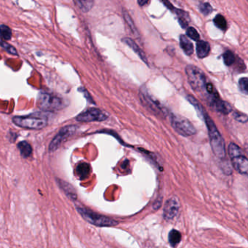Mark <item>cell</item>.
<instances>
[{"mask_svg":"<svg viewBox=\"0 0 248 248\" xmlns=\"http://www.w3.org/2000/svg\"><path fill=\"white\" fill-rule=\"evenodd\" d=\"M207 124L209 136H210V144L212 149L215 155L219 158H224L226 156V150H225L224 140L222 139L220 133L217 130L214 122L211 120L208 114L204 113L203 115Z\"/></svg>","mask_w":248,"mask_h":248,"instance_id":"6da1fadb","label":"cell"},{"mask_svg":"<svg viewBox=\"0 0 248 248\" xmlns=\"http://www.w3.org/2000/svg\"><path fill=\"white\" fill-rule=\"evenodd\" d=\"M13 122L17 126L30 130H41L47 126V119L40 113L28 116H18L13 118Z\"/></svg>","mask_w":248,"mask_h":248,"instance_id":"7a4b0ae2","label":"cell"},{"mask_svg":"<svg viewBox=\"0 0 248 248\" xmlns=\"http://www.w3.org/2000/svg\"><path fill=\"white\" fill-rule=\"evenodd\" d=\"M77 210L85 220L95 226L104 227V226H114L118 224V222L116 221L114 219L94 213L92 210L83 206H77Z\"/></svg>","mask_w":248,"mask_h":248,"instance_id":"3957f363","label":"cell"},{"mask_svg":"<svg viewBox=\"0 0 248 248\" xmlns=\"http://www.w3.org/2000/svg\"><path fill=\"white\" fill-rule=\"evenodd\" d=\"M186 73L188 82L193 90L197 92L205 91L206 85L208 82L207 77L201 69L193 65H188L186 68Z\"/></svg>","mask_w":248,"mask_h":248,"instance_id":"277c9868","label":"cell"},{"mask_svg":"<svg viewBox=\"0 0 248 248\" xmlns=\"http://www.w3.org/2000/svg\"><path fill=\"white\" fill-rule=\"evenodd\" d=\"M40 108L45 111H56L65 107L64 100L54 94L41 93L37 99Z\"/></svg>","mask_w":248,"mask_h":248,"instance_id":"5b68a950","label":"cell"},{"mask_svg":"<svg viewBox=\"0 0 248 248\" xmlns=\"http://www.w3.org/2000/svg\"><path fill=\"white\" fill-rule=\"evenodd\" d=\"M171 124L175 131L181 136L188 137L196 133V129L189 120L181 116L172 114L171 116Z\"/></svg>","mask_w":248,"mask_h":248,"instance_id":"8992f818","label":"cell"},{"mask_svg":"<svg viewBox=\"0 0 248 248\" xmlns=\"http://www.w3.org/2000/svg\"><path fill=\"white\" fill-rule=\"evenodd\" d=\"M109 117V114L107 111L99 108H90L80 113L76 117L77 121L82 123H91V122L105 121Z\"/></svg>","mask_w":248,"mask_h":248,"instance_id":"52a82bcc","label":"cell"},{"mask_svg":"<svg viewBox=\"0 0 248 248\" xmlns=\"http://www.w3.org/2000/svg\"><path fill=\"white\" fill-rule=\"evenodd\" d=\"M78 127L76 125H68L61 129L57 135L55 136L49 146V151L50 152L57 150L63 142L66 141L68 139L73 136L78 131Z\"/></svg>","mask_w":248,"mask_h":248,"instance_id":"ba28073f","label":"cell"},{"mask_svg":"<svg viewBox=\"0 0 248 248\" xmlns=\"http://www.w3.org/2000/svg\"><path fill=\"white\" fill-rule=\"evenodd\" d=\"M140 95L142 102L144 103L146 107L158 114H164L165 110L160 103L155 99L152 95H149V93L144 88L140 89Z\"/></svg>","mask_w":248,"mask_h":248,"instance_id":"9c48e42d","label":"cell"},{"mask_svg":"<svg viewBox=\"0 0 248 248\" xmlns=\"http://www.w3.org/2000/svg\"><path fill=\"white\" fill-rule=\"evenodd\" d=\"M179 210V203L175 198H171L167 201L164 207V218L167 220H172L176 216Z\"/></svg>","mask_w":248,"mask_h":248,"instance_id":"30bf717a","label":"cell"},{"mask_svg":"<svg viewBox=\"0 0 248 248\" xmlns=\"http://www.w3.org/2000/svg\"><path fill=\"white\" fill-rule=\"evenodd\" d=\"M232 165L238 172L248 175V159L243 155H237L231 158Z\"/></svg>","mask_w":248,"mask_h":248,"instance_id":"8fae6325","label":"cell"},{"mask_svg":"<svg viewBox=\"0 0 248 248\" xmlns=\"http://www.w3.org/2000/svg\"><path fill=\"white\" fill-rule=\"evenodd\" d=\"M210 105L218 112L222 113L223 114H228L232 111V107L228 103L222 101L220 97L213 98L209 101Z\"/></svg>","mask_w":248,"mask_h":248,"instance_id":"7c38bea8","label":"cell"},{"mask_svg":"<svg viewBox=\"0 0 248 248\" xmlns=\"http://www.w3.org/2000/svg\"><path fill=\"white\" fill-rule=\"evenodd\" d=\"M123 43H124V44L127 45V46L130 47L138 56H139L140 59L143 61L144 63H146V64H148V61L147 58H146V55H145L144 52L143 51L141 48H140L139 46L133 41L132 39L128 38V37H125V38H123L122 40Z\"/></svg>","mask_w":248,"mask_h":248,"instance_id":"4fadbf2b","label":"cell"},{"mask_svg":"<svg viewBox=\"0 0 248 248\" xmlns=\"http://www.w3.org/2000/svg\"><path fill=\"white\" fill-rule=\"evenodd\" d=\"M210 51V46L207 42L203 40L197 41L196 46V52L199 59H202L208 56Z\"/></svg>","mask_w":248,"mask_h":248,"instance_id":"5bb4252c","label":"cell"},{"mask_svg":"<svg viewBox=\"0 0 248 248\" xmlns=\"http://www.w3.org/2000/svg\"><path fill=\"white\" fill-rule=\"evenodd\" d=\"M57 182L59 184V186L61 187L62 189H63L66 195L69 199L74 200V201L77 200L78 196H77L76 191H75V188L71 184L61 179H57Z\"/></svg>","mask_w":248,"mask_h":248,"instance_id":"9a60e30c","label":"cell"},{"mask_svg":"<svg viewBox=\"0 0 248 248\" xmlns=\"http://www.w3.org/2000/svg\"><path fill=\"white\" fill-rule=\"evenodd\" d=\"M172 12L176 14L177 16H178V22H179L181 27L183 29L188 28V23L190 21V17L188 13L185 12L182 10L177 9L175 8H174Z\"/></svg>","mask_w":248,"mask_h":248,"instance_id":"2e32d148","label":"cell"},{"mask_svg":"<svg viewBox=\"0 0 248 248\" xmlns=\"http://www.w3.org/2000/svg\"><path fill=\"white\" fill-rule=\"evenodd\" d=\"M180 46L187 56H191L194 53V49L192 43L188 40L186 36L184 34L180 37Z\"/></svg>","mask_w":248,"mask_h":248,"instance_id":"e0dca14e","label":"cell"},{"mask_svg":"<svg viewBox=\"0 0 248 248\" xmlns=\"http://www.w3.org/2000/svg\"><path fill=\"white\" fill-rule=\"evenodd\" d=\"M91 165L86 163V162H82V163H80L77 166V175L79 177L80 179H85V178H88L91 174Z\"/></svg>","mask_w":248,"mask_h":248,"instance_id":"ac0fdd59","label":"cell"},{"mask_svg":"<svg viewBox=\"0 0 248 248\" xmlns=\"http://www.w3.org/2000/svg\"><path fill=\"white\" fill-rule=\"evenodd\" d=\"M75 1L77 6L84 13L89 12L95 3V0H75Z\"/></svg>","mask_w":248,"mask_h":248,"instance_id":"d6986e66","label":"cell"},{"mask_svg":"<svg viewBox=\"0 0 248 248\" xmlns=\"http://www.w3.org/2000/svg\"><path fill=\"white\" fill-rule=\"evenodd\" d=\"M17 147L19 149L23 157H29V156H31V153H32V147L28 142L25 141V140L19 142L17 145Z\"/></svg>","mask_w":248,"mask_h":248,"instance_id":"ffe728a7","label":"cell"},{"mask_svg":"<svg viewBox=\"0 0 248 248\" xmlns=\"http://www.w3.org/2000/svg\"><path fill=\"white\" fill-rule=\"evenodd\" d=\"M168 239H169L170 244L172 247H176L181 240V233L178 231L175 230V229H172L170 232Z\"/></svg>","mask_w":248,"mask_h":248,"instance_id":"44dd1931","label":"cell"},{"mask_svg":"<svg viewBox=\"0 0 248 248\" xmlns=\"http://www.w3.org/2000/svg\"><path fill=\"white\" fill-rule=\"evenodd\" d=\"M215 25L220 29L222 31H226L227 30V21H226V18L221 15H217L215 17L214 20H213Z\"/></svg>","mask_w":248,"mask_h":248,"instance_id":"7402d4cb","label":"cell"},{"mask_svg":"<svg viewBox=\"0 0 248 248\" xmlns=\"http://www.w3.org/2000/svg\"><path fill=\"white\" fill-rule=\"evenodd\" d=\"M0 34H1V38L2 40L8 41L12 37V31L8 26L5 24H1L0 27Z\"/></svg>","mask_w":248,"mask_h":248,"instance_id":"603a6c76","label":"cell"},{"mask_svg":"<svg viewBox=\"0 0 248 248\" xmlns=\"http://www.w3.org/2000/svg\"><path fill=\"white\" fill-rule=\"evenodd\" d=\"M223 62L227 66H232L236 62V56L231 50H227L223 53Z\"/></svg>","mask_w":248,"mask_h":248,"instance_id":"cb8c5ba5","label":"cell"},{"mask_svg":"<svg viewBox=\"0 0 248 248\" xmlns=\"http://www.w3.org/2000/svg\"><path fill=\"white\" fill-rule=\"evenodd\" d=\"M123 16H124V21L127 23L129 28L131 30L132 32L134 34H137V29H136V26H135V24L133 23V21L132 20L131 17L130 16V15L127 14V12L124 11V13H123Z\"/></svg>","mask_w":248,"mask_h":248,"instance_id":"d4e9b609","label":"cell"},{"mask_svg":"<svg viewBox=\"0 0 248 248\" xmlns=\"http://www.w3.org/2000/svg\"><path fill=\"white\" fill-rule=\"evenodd\" d=\"M1 47L3 50H5L7 53H10V54L14 55V56H17L18 55V52H17L16 49L14 47V46L10 45L9 43H7L5 40H1Z\"/></svg>","mask_w":248,"mask_h":248,"instance_id":"484cf974","label":"cell"},{"mask_svg":"<svg viewBox=\"0 0 248 248\" xmlns=\"http://www.w3.org/2000/svg\"><path fill=\"white\" fill-rule=\"evenodd\" d=\"M200 12L204 16H208L213 12V8L208 2H201L199 5Z\"/></svg>","mask_w":248,"mask_h":248,"instance_id":"4316f807","label":"cell"},{"mask_svg":"<svg viewBox=\"0 0 248 248\" xmlns=\"http://www.w3.org/2000/svg\"><path fill=\"white\" fill-rule=\"evenodd\" d=\"M229 153L231 158L237 156V155H242V152L240 148L237 145L233 143H230L229 146Z\"/></svg>","mask_w":248,"mask_h":248,"instance_id":"83f0119b","label":"cell"},{"mask_svg":"<svg viewBox=\"0 0 248 248\" xmlns=\"http://www.w3.org/2000/svg\"><path fill=\"white\" fill-rule=\"evenodd\" d=\"M186 34L188 37L191 38L194 41H199L200 40V34L198 31L194 28V27H188L186 30Z\"/></svg>","mask_w":248,"mask_h":248,"instance_id":"f1b7e54d","label":"cell"},{"mask_svg":"<svg viewBox=\"0 0 248 248\" xmlns=\"http://www.w3.org/2000/svg\"><path fill=\"white\" fill-rule=\"evenodd\" d=\"M239 87L241 92L245 95H248V78H241L239 81Z\"/></svg>","mask_w":248,"mask_h":248,"instance_id":"f546056e","label":"cell"},{"mask_svg":"<svg viewBox=\"0 0 248 248\" xmlns=\"http://www.w3.org/2000/svg\"><path fill=\"white\" fill-rule=\"evenodd\" d=\"M233 117L236 121L239 122V123H245L248 122V117L246 114H242V113L236 112L233 113Z\"/></svg>","mask_w":248,"mask_h":248,"instance_id":"4dcf8cb0","label":"cell"},{"mask_svg":"<svg viewBox=\"0 0 248 248\" xmlns=\"http://www.w3.org/2000/svg\"><path fill=\"white\" fill-rule=\"evenodd\" d=\"M149 0H138V3L140 6L143 7L149 2Z\"/></svg>","mask_w":248,"mask_h":248,"instance_id":"1f68e13d","label":"cell"}]
</instances>
